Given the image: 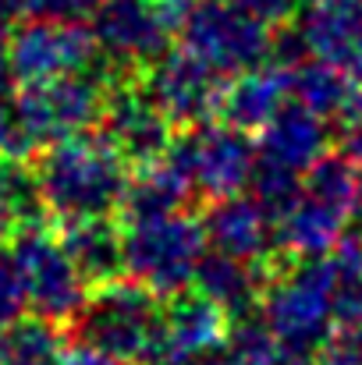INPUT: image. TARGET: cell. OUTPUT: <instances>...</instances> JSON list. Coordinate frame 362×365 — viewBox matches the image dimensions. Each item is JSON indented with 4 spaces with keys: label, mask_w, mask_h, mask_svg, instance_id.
I'll use <instances>...</instances> for the list:
<instances>
[{
    "label": "cell",
    "mask_w": 362,
    "mask_h": 365,
    "mask_svg": "<svg viewBox=\"0 0 362 365\" xmlns=\"http://www.w3.org/2000/svg\"><path fill=\"white\" fill-rule=\"evenodd\" d=\"M36 174L54 227L118 217L131 163L100 135L82 131L36 153Z\"/></svg>",
    "instance_id": "cell-1"
},
{
    "label": "cell",
    "mask_w": 362,
    "mask_h": 365,
    "mask_svg": "<svg viewBox=\"0 0 362 365\" xmlns=\"http://www.w3.org/2000/svg\"><path fill=\"white\" fill-rule=\"evenodd\" d=\"M160 309L164 298L149 284L124 273L111 284L89 287V298L68 330L75 344H93L128 365H149L160 330Z\"/></svg>",
    "instance_id": "cell-2"
},
{
    "label": "cell",
    "mask_w": 362,
    "mask_h": 365,
    "mask_svg": "<svg viewBox=\"0 0 362 365\" xmlns=\"http://www.w3.org/2000/svg\"><path fill=\"white\" fill-rule=\"evenodd\" d=\"M259 312L288 355L323 351L338 327L331 302V259H284L263 291Z\"/></svg>",
    "instance_id": "cell-3"
},
{
    "label": "cell",
    "mask_w": 362,
    "mask_h": 365,
    "mask_svg": "<svg viewBox=\"0 0 362 365\" xmlns=\"http://www.w3.org/2000/svg\"><path fill=\"white\" fill-rule=\"evenodd\" d=\"M206 252L210 238L203 217L188 210L160 220L124 224V273L149 284L160 298L192 287Z\"/></svg>",
    "instance_id": "cell-4"
},
{
    "label": "cell",
    "mask_w": 362,
    "mask_h": 365,
    "mask_svg": "<svg viewBox=\"0 0 362 365\" xmlns=\"http://www.w3.org/2000/svg\"><path fill=\"white\" fill-rule=\"evenodd\" d=\"M11 61L18 86L50 82L64 75H100L114 89V68L86 21L29 18L11 32Z\"/></svg>",
    "instance_id": "cell-5"
},
{
    "label": "cell",
    "mask_w": 362,
    "mask_h": 365,
    "mask_svg": "<svg viewBox=\"0 0 362 365\" xmlns=\"http://www.w3.org/2000/svg\"><path fill=\"white\" fill-rule=\"evenodd\" d=\"M178 36L185 50L228 78L266 68L273 50V29L245 11L238 0H196Z\"/></svg>",
    "instance_id": "cell-6"
},
{
    "label": "cell",
    "mask_w": 362,
    "mask_h": 365,
    "mask_svg": "<svg viewBox=\"0 0 362 365\" xmlns=\"http://www.w3.org/2000/svg\"><path fill=\"white\" fill-rule=\"evenodd\" d=\"M167 160L188 178L196 199H224L248 188V178L259 160V145L252 135L224 121L181 128Z\"/></svg>",
    "instance_id": "cell-7"
},
{
    "label": "cell",
    "mask_w": 362,
    "mask_h": 365,
    "mask_svg": "<svg viewBox=\"0 0 362 365\" xmlns=\"http://www.w3.org/2000/svg\"><path fill=\"white\" fill-rule=\"evenodd\" d=\"M107 93L111 86L100 75H64L50 82L18 86L11 107L25 128L29 142L39 153L54 142H64L71 135L96 128L107 107Z\"/></svg>",
    "instance_id": "cell-8"
},
{
    "label": "cell",
    "mask_w": 362,
    "mask_h": 365,
    "mask_svg": "<svg viewBox=\"0 0 362 365\" xmlns=\"http://www.w3.org/2000/svg\"><path fill=\"white\" fill-rule=\"evenodd\" d=\"M11 248H14L32 312L71 327V319L79 316V309L89 298V284L82 280L79 266L71 262L68 248L61 242V231L50 220L25 227L11 238Z\"/></svg>",
    "instance_id": "cell-9"
},
{
    "label": "cell",
    "mask_w": 362,
    "mask_h": 365,
    "mask_svg": "<svg viewBox=\"0 0 362 365\" xmlns=\"http://www.w3.org/2000/svg\"><path fill=\"white\" fill-rule=\"evenodd\" d=\"M93 32L114 64L118 86L142 78L146 68L171 50V36H178L156 0H104Z\"/></svg>",
    "instance_id": "cell-10"
},
{
    "label": "cell",
    "mask_w": 362,
    "mask_h": 365,
    "mask_svg": "<svg viewBox=\"0 0 362 365\" xmlns=\"http://www.w3.org/2000/svg\"><path fill=\"white\" fill-rule=\"evenodd\" d=\"M142 86L160 103V110L171 118V124L181 131V128L221 121L228 75L210 68L192 50L178 46V50H167L160 61H153L146 68Z\"/></svg>",
    "instance_id": "cell-11"
},
{
    "label": "cell",
    "mask_w": 362,
    "mask_h": 365,
    "mask_svg": "<svg viewBox=\"0 0 362 365\" xmlns=\"http://www.w3.org/2000/svg\"><path fill=\"white\" fill-rule=\"evenodd\" d=\"M231 319L199 287H185L164 298L160 330L149 365H192L228 344Z\"/></svg>",
    "instance_id": "cell-12"
},
{
    "label": "cell",
    "mask_w": 362,
    "mask_h": 365,
    "mask_svg": "<svg viewBox=\"0 0 362 365\" xmlns=\"http://www.w3.org/2000/svg\"><path fill=\"white\" fill-rule=\"evenodd\" d=\"M96 131L131 167L164 160L174 145V135H178V128L160 110V103L146 93L142 78L121 82L107 93V107H104Z\"/></svg>",
    "instance_id": "cell-13"
},
{
    "label": "cell",
    "mask_w": 362,
    "mask_h": 365,
    "mask_svg": "<svg viewBox=\"0 0 362 365\" xmlns=\"http://www.w3.org/2000/svg\"><path fill=\"white\" fill-rule=\"evenodd\" d=\"M203 227H206L210 248H217L224 255H235V259H245V262H266V259L281 255L277 224L245 192L210 199L206 210H203Z\"/></svg>",
    "instance_id": "cell-14"
},
{
    "label": "cell",
    "mask_w": 362,
    "mask_h": 365,
    "mask_svg": "<svg viewBox=\"0 0 362 365\" xmlns=\"http://www.w3.org/2000/svg\"><path fill=\"white\" fill-rule=\"evenodd\" d=\"M288 82H291V100L320 114L334 128V138L362 124V86L338 64L306 57L288 71Z\"/></svg>",
    "instance_id": "cell-15"
},
{
    "label": "cell",
    "mask_w": 362,
    "mask_h": 365,
    "mask_svg": "<svg viewBox=\"0 0 362 365\" xmlns=\"http://www.w3.org/2000/svg\"><path fill=\"white\" fill-rule=\"evenodd\" d=\"M288 255H273L266 262H245V259H235V255H224V252H206L199 269H196V280L192 287H199L210 302H217L228 319H238V316H248L259 309L263 302V291L270 284V277L277 273V266L284 262Z\"/></svg>",
    "instance_id": "cell-16"
},
{
    "label": "cell",
    "mask_w": 362,
    "mask_h": 365,
    "mask_svg": "<svg viewBox=\"0 0 362 365\" xmlns=\"http://www.w3.org/2000/svg\"><path fill=\"white\" fill-rule=\"evenodd\" d=\"M256 145L263 160H273L281 167L306 174L320 156L334 149V128L320 114H313L309 107L288 100L284 110L256 135Z\"/></svg>",
    "instance_id": "cell-17"
},
{
    "label": "cell",
    "mask_w": 362,
    "mask_h": 365,
    "mask_svg": "<svg viewBox=\"0 0 362 365\" xmlns=\"http://www.w3.org/2000/svg\"><path fill=\"white\" fill-rule=\"evenodd\" d=\"M288 100H291V82H288L284 68L266 64V68H256V71H241L235 78H228L221 121L245 131V135H259L284 110Z\"/></svg>",
    "instance_id": "cell-18"
},
{
    "label": "cell",
    "mask_w": 362,
    "mask_h": 365,
    "mask_svg": "<svg viewBox=\"0 0 362 365\" xmlns=\"http://www.w3.org/2000/svg\"><path fill=\"white\" fill-rule=\"evenodd\" d=\"M352 224L356 220L348 213L334 210L331 202L302 188V199L295 202V210L284 220H277V248L288 259H323L345 242Z\"/></svg>",
    "instance_id": "cell-19"
},
{
    "label": "cell",
    "mask_w": 362,
    "mask_h": 365,
    "mask_svg": "<svg viewBox=\"0 0 362 365\" xmlns=\"http://www.w3.org/2000/svg\"><path fill=\"white\" fill-rule=\"evenodd\" d=\"M192 199H196V192H192L188 178L164 156L156 163L131 167L128 192H124V202H121V220L142 224V220L174 217V213H185L192 206Z\"/></svg>",
    "instance_id": "cell-20"
},
{
    "label": "cell",
    "mask_w": 362,
    "mask_h": 365,
    "mask_svg": "<svg viewBox=\"0 0 362 365\" xmlns=\"http://www.w3.org/2000/svg\"><path fill=\"white\" fill-rule=\"evenodd\" d=\"M295 25L309 57L331 61L345 71L362 46V0H316Z\"/></svg>",
    "instance_id": "cell-21"
},
{
    "label": "cell",
    "mask_w": 362,
    "mask_h": 365,
    "mask_svg": "<svg viewBox=\"0 0 362 365\" xmlns=\"http://www.w3.org/2000/svg\"><path fill=\"white\" fill-rule=\"evenodd\" d=\"M57 231H61V242L68 248L71 262L79 266V273L89 287H100V284L124 277V227L114 217L79 220V224H64Z\"/></svg>",
    "instance_id": "cell-22"
},
{
    "label": "cell",
    "mask_w": 362,
    "mask_h": 365,
    "mask_svg": "<svg viewBox=\"0 0 362 365\" xmlns=\"http://www.w3.org/2000/svg\"><path fill=\"white\" fill-rule=\"evenodd\" d=\"M71 351V330L39 312L18 316L0 330V365H64Z\"/></svg>",
    "instance_id": "cell-23"
},
{
    "label": "cell",
    "mask_w": 362,
    "mask_h": 365,
    "mask_svg": "<svg viewBox=\"0 0 362 365\" xmlns=\"http://www.w3.org/2000/svg\"><path fill=\"white\" fill-rule=\"evenodd\" d=\"M46 202L32 160L0 156V238H14L25 227L46 224Z\"/></svg>",
    "instance_id": "cell-24"
},
{
    "label": "cell",
    "mask_w": 362,
    "mask_h": 365,
    "mask_svg": "<svg viewBox=\"0 0 362 365\" xmlns=\"http://www.w3.org/2000/svg\"><path fill=\"white\" fill-rule=\"evenodd\" d=\"M331 302L338 327L362 323V235L348 231L331 255Z\"/></svg>",
    "instance_id": "cell-25"
},
{
    "label": "cell",
    "mask_w": 362,
    "mask_h": 365,
    "mask_svg": "<svg viewBox=\"0 0 362 365\" xmlns=\"http://www.w3.org/2000/svg\"><path fill=\"white\" fill-rule=\"evenodd\" d=\"M248 195L270 213V220H284L295 202L302 199V174L291 167H281L273 160H256V170L248 178Z\"/></svg>",
    "instance_id": "cell-26"
},
{
    "label": "cell",
    "mask_w": 362,
    "mask_h": 365,
    "mask_svg": "<svg viewBox=\"0 0 362 365\" xmlns=\"http://www.w3.org/2000/svg\"><path fill=\"white\" fill-rule=\"evenodd\" d=\"M228 355L238 359L241 365H277L288 351L281 348L277 334L270 330V323L263 319V312H248L231 319V330H228Z\"/></svg>",
    "instance_id": "cell-27"
},
{
    "label": "cell",
    "mask_w": 362,
    "mask_h": 365,
    "mask_svg": "<svg viewBox=\"0 0 362 365\" xmlns=\"http://www.w3.org/2000/svg\"><path fill=\"white\" fill-rule=\"evenodd\" d=\"M25 305H29V298H25V284H21L14 248L0 238V330H7L21 316Z\"/></svg>",
    "instance_id": "cell-28"
},
{
    "label": "cell",
    "mask_w": 362,
    "mask_h": 365,
    "mask_svg": "<svg viewBox=\"0 0 362 365\" xmlns=\"http://www.w3.org/2000/svg\"><path fill=\"white\" fill-rule=\"evenodd\" d=\"M320 359L327 365H362V323L334 327V334L323 344Z\"/></svg>",
    "instance_id": "cell-29"
},
{
    "label": "cell",
    "mask_w": 362,
    "mask_h": 365,
    "mask_svg": "<svg viewBox=\"0 0 362 365\" xmlns=\"http://www.w3.org/2000/svg\"><path fill=\"white\" fill-rule=\"evenodd\" d=\"M104 0H32V18H50V21H89Z\"/></svg>",
    "instance_id": "cell-30"
},
{
    "label": "cell",
    "mask_w": 362,
    "mask_h": 365,
    "mask_svg": "<svg viewBox=\"0 0 362 365\" xmlns=\"http://www.w3.org/2000/svg\"><path fill=\"white\" fill-rule=\"evenodd\" d=\"M245 11H252L259 21H266L270 29H281V25H291L295 21V7L298 0H238Z\"/></svg>",
    "instance_id": "cell-31"
},
{
    "label": "cell",
    "mask_w": 362,
    "mask_h": 365,
    "mask_svg": "<svg viewBox=\"0 0 362 365\" xmlns=\"http://www.w3.org/2000/svg\"><path fill=\"white\" fill-rule=\"evenodd\" d=\"M18 93V75H14V61H11V32L7 25H0V107H7Z\"/></svg>",
    "instance_id": "cell-32"
},
{
    "label": "cell",
    "mask_w": 362,
    "mask_h": 365,
    "mask_svg": "<svg viewBox=\"0 0 362 365\" xmlns=\"http://www.w3.org/2000/svg\"><path fill=\"white\" fill-rule=\"evenodd\" d=\"M64 365H128V362H121V359L100 351V348H93V344H75V348L68 351Z\"/></svg>",
    "instance_id": "cell-33"
},
{
    "label": "cell",
    "mask_w": 362,
    "mask_h": 365,
    "mask_svg": "<svg viewBox=\"0 0 362 365\" xmlns=\"http://www.w3.org/2000/svg\"><path fill=\"white\" fill-rule=\"evenodd\" d=\"M32 18V0H0V25Z\"/></svg>",
    "instance_id": "cell-34"
},
{
    "label": "cell",
    "mask_w": 362,
    "mask_h": 365,
    "mask_svg": "<svg viewBox=\"0 0 362 365\" xmlns=\"http://www.w3.org/2000/svg\"><path fill=\"white\" fill-rule=\"evenodd\" d=\"M277 365H327V362L316 359V355H284Z\"/></svg>",
    "instance_id": "cell-35"
},
{
    "label": "cell",
    "mask_w": 362,
    "mask_h": 365,
    "mask_svg": "<svg viewBox=\"0 0 362 365\" xmlns=\"http://www.w3.org/2000/svg\"><path fill=\"white\" fill-rule=\"evenodd\" d=\"M192 365H241V362L238 359H231V355H224V359L217 355V359H199V362H192Z\"/></svg>",
    "instance_id": "cell-36"
},
{
    "label": "cell",
    "mask_w": 362,
    "mask_h": 365,
    "mask_svg": "<svg viewBox=\"0 0 362 365\" xmlns=\"http://www.w3.org/2000/svg\"><path fill=\"white\" fill-rule=\"evenodd\" d=\"M309 4H316V0H309Z\"/></svg>",
    "instance_id": "cell-37"
},
{
    "label": "cell",
    "mask_w": 362,
    "mask_h": 365,
    "mask_svg": "<svg viewBox=\"0 0 362 365\" xmlns=\"http://www.w3.org/2000/svg\"><path fill=\"white\" fill-rule=\"evenodd\" d=\"M4 242H7V238H4Z\"/></svg>",
    "instance_id": "cell-38"
}]
</instances>
